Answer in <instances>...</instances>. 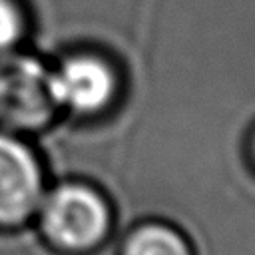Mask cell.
<instances>
[{"instance_id": "obj_3", "label": "cell", "mask_w": 255, "mask_h": 255, "mask_svg": "<svg viewBox=\"0 0 255 255\" xmlns=\"http://www.w3.org/2000/svg\"><path fill=\"white\" fill-rule=\"evenodd\" d=\"M44 197V173L36 153L8 129H0V229L28 223Z\"/></svg>"}, {"instance_id": "obj_4", "label": "cell", "mask_w": 255, "mask_h": 255, "mask_svg": "<svg viewBox=\"0 0 255 255\" xmlns=\"http://www.w3.org/2000/svg\"><path fill=\"white\" fill-rule=\"evenodd\" d=\"M52 88L60 108L80 116H98L116 102L120 76L106 58L80 52L52 72Z\"/></svg>"}, {"instance_id": "obj_7", "label": "cell", "mask_w": 255, "mask_h": 255, "mask_svg": "<svg viewBox=\"0 0 255 255\" xmlns=\"http://www.w3.org/2000/svg\"><path fill=\"white\" fill-rule=\"evenodd\" d=\"M251 157H253V163H255V133L251 137Z\"/></svg>"}, {"instance_id": "obj_2", "label": "cell", "mask_w": 255, "mask_h": 255, "mask_svg": "<svg viewBox=\"0 0 255 255\" xmlns=\"http://www.w3.org/2000/svg\"><path fill=\"white\" fill-rule=\"evenodd\" d=\"M58 102L52 72L30 56L0 58V126L8 131H38L52 124Z\"/></svg>"}, {"instance_id": "obj_5", "label": "cell", "mask_w": 255, "mask_h": 255, "mask_svg": "<svg viewBox=\"0 0 255 255\" xmlns=\"http://www.w3.org/2000/svg\"><path fill=\"white\" fill-rule=\"evenodd\" d=\"M120 255H193V249L175 227L149 221L129 231L122 243Z\"/></svg>"}, {"instance_id": "obj_6", "label": "cell", "mask_w": 255, "mask_h": 255, "mask_svg": "<svg viewBox=\"0 0 255 255\" xmlns=\"http://www.w3.org/2000/svg\"><path fill=\"white\" fill-rule=\"evenodd\" d=\"M26 32V18L16 0H0V54L16 46Z\"/></svg>"}, {"instance_id": "obj_1", "label": "cell", "mask_w": 255, "mask_h": 255, "mask_svg": "<svg viewBox=\"0 0 255 255\" xmlns=\"http://www.w3.org/2000/svg\"><path fill=\"white\" fill-rule=\"evenodd\" d=\"M40 233L62 255H90L112 233V207L92 185L62 183L42 197Z\"/></svg>"}]
</instances>
